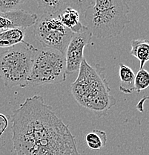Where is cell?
Instances as JSON below:
<instances>
[{"label":"cell","mask_w":149,"mask_h":155,"mask_svg":"<svg viewBox=\"0 0 149 155\" xmlns=\"http://www.w3.org/2000/svg\"><path fill=\"white\" fill-rule=\"evenodd\" d=\"M13 155H81L69 126L39 95L13 112Z\"/></svg>","instance_id":"cell-1"},{"label":"cell","mask_w":149,"mask_h":155,"mask_svg":"<svg viewBox=\"0 0 149 155\" xmlns=\"http://www.w3.org/2000/svg\"><path fill=\"white\" fill-rule=\"evenodd\" d=\"M70 93L80 106L98 117L107 115L116 105V100L111 94L105 68L96 64L90 65L85 58L82 61L78 75L70 86Z\"/></svg>","instance_id":"cell-2"},{"label":"cell","mask_w":149,"mask_h":155,"mask_svg":"<svg viewBox=\"0 0 149 155\" xmlns=\"http://www.w3.org/2000/svg\"><path fill=\"white\" fill-rule=\"evenodd\" d=\"M126 0H94L83 14L85 26L99 39L119 36L130 22Z\"/></svg>","instance_id":"cell-3"},{"label":"cell","mask_w":149,"mask_h":155,"mask_svg":"<svg viewBox=\"0 0 149 155\" xmlns=\"http://www.w3.org/2000/svg\"><path fill=\"white\" fill-rule=\"evenodd\" d=\"M36 51L37 48L30 44L20 48L14 46L0 54V78L7 88L28 86V78Z\"/></svg>","instance_id":"cell-4"},{"label":"cell","mask_w":149,"mask_h":155,"mask_svg":"<svg viewBox=\"0 0 149 155\" xmlns=\"http://www.w3.org/2000/svg\"><path fill=\"white\" fill-rule=\"evenodd\" d=\"M65 54L51 48L37 49L28 78V85L33 87L62 84L66 80Z\"/></svg>","instance_id":"cell-5"},{"label":"cell","mask_w":149,"mask_h":155,"mask_svg":"<svg viewBox=\"0 0 149 155\" xmlns=\"http://www.w3.org/2000/svg\"><path fill=\"white\" fill-rule=\"evenodd\" d=\"M33 25L35 37L43 48L57 50L65 54L73 33L62 23L59 14H44Z\"/></svg>","instance_id":"cell-6"},{"label":"cell","mask_w":149,"mask_h":155,"mask_svg":"<svg viewBox=\"0 0 149 155\" xmlns=\"http://www.w3.org/2000/svg\"><path fill=\"white\" fill-rule=\"evenodd\" d=\"M92 33L88 28L73 34L65 53L66 75L78 72L84 59V49L92 40Z\"/></svg>","instance_id":"cell-7"},{"label":"cell","mask_w":149,"mask_h":155,"mask_svg":"<svg viewBox=\"0 0 149 155\" xmlns=\"http://www.w3.org/2000/svg\"><path fill=\"white\" fill-rule=\"evenodd\" d=\"M36 14L23 9L0 12V32L11 28H27L36 23Z\"/></svg>","instance_id":"cell-8"},{"label":"cell","mask_w":149,"mask_h":155,"mask_svg":"<svg viewBox=\"0 0 149 155\" xmlns=\"http://www.w3.org/2000/svg\"><path fill=\"white\" fill-rule=\"evenodd\" d=\"M62 23L73 34L79 33L87 27L80 20V14L76 10L70 7L64 8L59 14Z\"/></svg>","instance_id":"cell-9"},{"label":"cell","mask_w":149,"mask_h":155,"mask_svg":"<svg viewBox=\"0 0 149 155\" xmlns=\"http://www.w3.org/2000/svg\"><path fill=\"white\" fill-rule=\"evenodd\" d=\"M25 28H11L0 32V48H12L18 44L29 46L25 41Z\"/></svg>","instance_id":"cell-10"},{"label":"cell","mask_w":149,"mask_h":155,"mask_svg":"<svg viewBox=\"0 0 149 155\" xmlns=\"http://www.w3.org/2000/svg\"><path fill=\"white\" fill-rule=\"evenodd\" d=\"M119 76L120 79L119 89L120 91L125 94H131L134 93L135 91V74L132 69L125 64H120Z\"/></svg>","instance_id":"cell-11"},{"label":"cell","mask_w":149,"mask_h":155,"mask_svg":"<svg viewBox=\"0 0 149 155\" xmlns=\"http://www.w3.org/2000/svg\"><path fill=\"white\" fill-rule=\"evenodd\" d=\"M130 54L139 61V69H143L145 63L149 61V40L144 39L132 40Z\"/></svg>","instance_id":"cell-12"},{"label":"cell","mask_w":149,"mask_h":155,"mask_svg":"<svg viewBox=\"0 0 149 155\" xmlns=\"http://www.w3.org/2000/svg\"><path fill=\"white\" fill-rule=\"evenodd\" d=\"M87 145L92 150H99L106 145L107 134L105 131L95 129L85 137Z\"/></svg>","instance_id":"cell-13"},{"label":"cell","mask_w":149,"mask_h":155,"mask_svg":"<svg viewBox=\"0 0 149 155\" xmlns=\"http://www.w3.org/2000/svg\"><path fill=\"white\" fill-rule=\"evenodd\" d=\"M44 14H57L64 8V0H34Z\"/></svg>","instance_id":"cell-14"},{"label":"cell","mask_w":149,"mask_h":155,"mask_svg":"<svg viewBox=\"0 0 149 155\" xmlns=\"http://www.w3.org/2000/svg\"><path fill=\"white\" fill-rule=\"evenodd\" d=\"M135 91L139 93L149 87V72L146 69H139L134 80Z\"/></svg>","instance_id":"cell-15"},{"label":"cell","mask_w":149,"mask_h":155,"mask_svg":"<svg viewBox=\"0 0 149 155\" xmlns=\"http://www.w3.org/2000/svg\"><path fill=\"white\" fill-rule=\"evenodd\" d=\"M94 0H64V8L70 7L76 10L80 16H83L86 9L94 3Z\"/></svg>","instance_id":"cell-16"},{"label":"cell","mask_w":149,"mask_h":155,"mask_svg":"<svg viewBox=\"0 0 149 155\" xmlns=\"http://www.w3.org/2000/svg\"><path fill=\"white\" fill-rule=\"evenodd\" d=\"M28 0H0V12L21 9Z\"/></svg>","instance_id":"cell-17"},{"label":"cell","mask_w":149,"mask_h":155,"mask_svg":"<svg viewBox=\"0 0 149 155\" xmlns=\"http://www.w3.org/2000/svg\"><path fill=\"white\" fill-rule=\"evenodd\" d=\"M8 125V120L7 117L3 114H0V137L4 133Z\"/></svg>","instance_id":"cell-18"}]
</instances>
